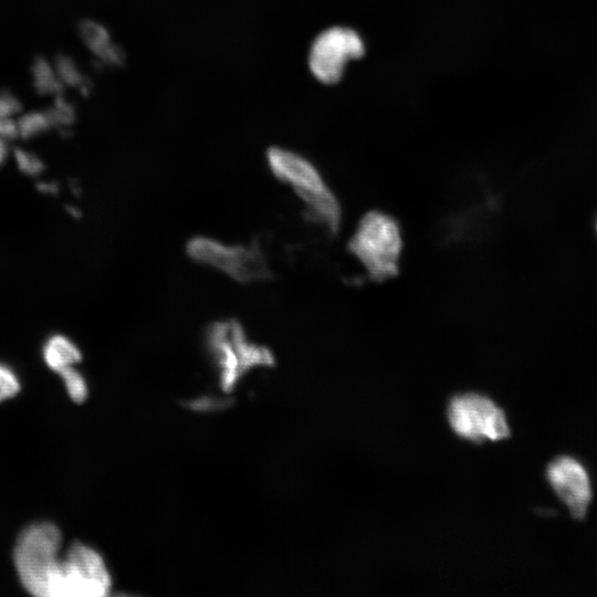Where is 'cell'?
<instances>
[{"mask_svg":"<svg viewBox=\"0 0 597 597\" xmlns=\"http://www.w3.org/2000/svg\"><path fill=\"white\" fill-rule=\"evenodd\" d=\"M348 249L370 279L381 281L397 275L402 250L397 220L383 211H369L359 220Z\"/></svg>","mask_w":597,"mask_h":597,"instance_id":"cell-4","label":"cell"},{"mask_svg":"<svg viewBox=\"0 0 597 597\" xmlns=\"http://www.w3.org/2000/svg\"><path fill=\"white\" fill-rule=\"evenodd\" d=\"M365 45L359 34L349 28L332 27L313 41L308 54V67L323 84H335L344 74L348 61L364 55Z\"/></svg>","mask_w":597,"mask_h":597,"instance_id":"cell-7","label":"cell"},{"mask_svg":"<svg viewBox=\"0 0 597 597\" xmlns=\"http://www.w3.org/2000/svg\"><path fill=\"white\" fill-rule=\"evenodd\" d=\"M42 354L46 366L57 374L74 367L82 359L76 344L62 334L50 336L43 345Z\"/></svg>","mask_w":597,"mask_h":597,"instance_id":"cell-11","label":"cell"},{"mask_svg":"<svg viewBox=\"0 0 597 597\" xmlns=\"http://www.w3.org/2000/svg\"><path fill=\"white\" fill-rule=\"evenodd\" d=\"M447 416L457 436L475 443L499 441L511 434L503 409L481 394L467 392L452 397Z\"/></svg>","mask_w":597,"mask_h":597,"instance_id":"cell-6","label":"cell"},{"mask_svg":"<svg viewBox=\"0 0 597 597\" xmlns=\"http://www.w3.org/2000/svg\"><path fill=\"white\" fill-rule=\"evenodd\" d=\"M596 232H597V221H596Z\"/></svg>","mask_w":597,"mask_h":597,"instance_id":"cell-23","label":"cell"},{"mask_svg":"<svg viewBox=\"0 0 597 597\" xmlns=\"http://www.w3.org/2000/svg\"><path fill=\"white\" fill-rule=\"evenodd\" d=\"M20 390V383L15 373L0 363V401L13 397Z\"/></svg>","mask_w":597,"mask_h":597,"instance_id":"cell-18","label":"cell"},{"mask_svg":"<svg viewBox=\"0 0 597 597\" xmlns=\"http://www.w3.org/2000/svg\"><path fill=\"white\" fill-rule=\"evenodd\" d=\"M18 138L31 140L54 129L52 121L44 109L22 111L15 118Z\"/></svg>","mask_w":597,"mask_h":597,"instance_id":"cell-14","label":"cell"},{"mask_svg":"<svg viewBox=\"0 0 597 597\" xmlns=\"http://www.w3.org/2000/svg\"><path fill=\"white\" fill-rule=\"evenodd\" d=\"M38 189L44 195H55L59 190V187L53 181L44 180L38 184Z\"/></svg>","mask_w":597,"mask_h":597,"instance_id":"cell-21","label":"cell"},{"mask_svg":"<svg viewBox=\"0 0 597 597\" xmlns=\"http://www.w3.org/2000/svg\"><path fill=\"white\" fill-rule=\"evenodd\" d=\"M0 138L8 143L18 139L15 118H0Z\"/></svg>","mask_w":597,"mask_h":597,"instance_id":"cell-20","label":"cell"},{"mask_svg":"<svg viewBox=\"0 0 597 597\" xmlns=\"http://www.w3.org/2000/svg\"><path fill=\"white\" fill-rule=\"evenodd\" d=\"M205 339L224 390H231L250 369L274 363L271 350L249 339L235 320L213 322L208 326Z\"/></svg>","mask_w":597,"mask_h":597,"instance_id":"cell-3","label":"cell"},{"mask_svg":"<svg viewBox=\"0 0 597 597\" xmlns=\"http://www.w3.org/2000/svg\"><path fill=\"white\" fill-rule=\"evenodd\" d=\"M62 535L52 523L27 526L18 536L13 562L22 586L38 597H56L63 555Z\"/></svg>","mask_w":597,"mask_h":597,"instance_id":"cell-2","label":"cell"},{"mask_svg":"<svg viewBox=\"0 0 597 597\" xmlns=\"http://www.w3.org/2000/svg\"><path fill=\"white\" fill-rule=\"evenodd\" d=\"M546 479L575 520H583L593 500V485L585 465L572 455H559L546 468Z\"/></svg>","mask_w":597,"mask_h":597,"instance_id":"cell-9","label":"cell"},{"mask_svg":"<svg viewBox=\"0 0 597 597\" xmlns=\"http://www.w3.org/2000/svg\"><path fill=\"white\" fill-rule=\"evenodd\" d=\"M76 31L80 41L98 65L117 67L124 64V50L102 22L83 19L77 23Z\"/></svg>","mask_w":597,"mask_h":597,"instance_id":"cell-10","label":"cell"},{"mask_svg":"<svg viewBox=\"0 0 597 597\" xmlns=\"http://www.w3.org/2000/svg\"><path fill=\"white\" fill-rule=\"evenodd\" d=\"M112 589V577L103 557L82 543L63 554L59 597H103Z\"/></svg>","mask_w":597,"mask_h":597,"instance_id":"cell-8","label":"cell"},{"mask_svg":"<svg viewBox=\"0 0 597 597\" xmlns=\"http://www.w3.org/2000/svg\"><path fill=\"white\" fill-rule=\"evenodd\" d=\"M54 129L61 134L70 133L77 118L76 107L64 93L52 98V103L46 107Z\"/></svg>","mask_w":597,"mask_h":597,"instance_id":"cell-15","label":"cell"},{"mask_svg":"<svg viewBox=\"0 0 597 597\" xmlns=\"http://www.w3.org/2000/svg\"><path fill=\"white\" fill-rule=\"evenodd\" d=\"M11 154L10 143L0 138V166H2Z\"/></svg>","mask_w":597,"mask_h":597,"instance_id":"cell-22","label":"cell"},{"mask_svg":"<svg viewBox=\"0 0 597 597\" xmlns=\"http://www.w3.org/2000/svg\"><path fill=\"white\" fill-rule=\"evenodd\" d=\"M53 63L64 90H75L81 95L88 96L92 82L72 55L60 53L53 59Z\"/></svg>","mask_w":597,"mask_h":597,"instance_id":"cell-13","label":"cell"},{"mask_svg":"<svg viewBox=\"0 0 597 597\" xmlns=\"http://www.w3.org/2000/svg\"><path fill=\"white\" fill-rule=\"evenodd\" d=\"M65 385L66 391L75 402H82L87 396V386L82 374L75 368L70 367L59 373Z\"/></svg>","mask_w":597,"mask_h":597,"instance_id":"cell-17","label":"cell"},{"mask_svg":"<svg viewBox=\"0 0 597 597\" xmlns=\"http://www.w3.org/2000/svg\"><path fill=\"white\" fill-rule=\"evenodd\" d=\"M22 111L23 105L18 95L0 90V118H17Z\"/></svg>","mask_w":597,"mask_h":597,"instance_id":"cell-19","label":"cell"},{"mask_svg":"<svg viewBox=\"0 0 597 597\" xmlns=\"http://www.w3.org/2000/svg\"><path fill=\"white\" fill-rule=\"evenodd\" d=\"M265 158L272 175L289 186L303 202L306 216L327 231H337L341 206L315 165L304 156L279 146L270 147Z\"/></svg>","mask_w":597,"mask_h":597,"instance_id":"cell-1","label":"cell"},{"mask_svg":"<svg viewBox=\"0 0 597 597\" xmlns=\"http://www.w3.org/2000/svg\"><path fill=\"white\" fill-rule=\"evenodd\" d=\"M10 155L12 156L18 170L28 177H40L45 169L42 157L29 148H12Z\"/></svg>","mask_w":597,"mask_h":597,"instance_id":"cell-16","label":"cell"},{"mask_svg":"<svg viewBox=\"0 0 597 597\" xmlns=\"http://www.w3.org/2000/svg\"><path fill=\"white\" fill-rule=\"evenodd\" d=\"M186 252L195 262L218 270L242 284L262 282L273 276L265 254L256 243L233 244L196 235L188 240Z\"/></svg>","mask_w":597,"mask_h":597,"instance_id":"cell-5","label":"cell"},{"mask_svg":"<svg viewBox=\"0 0 597 597\" xmlns=\"http://www.w3.org/2000/svg\"><path fill=\"white\" fill-rule=\"evenodd\" d=\"M31 84L34 92L53 98L65 92L54 66L53 60L36 56L30 65Z\"/></svg>","mask_w":597,"mask_h":597,"instance_id":"cell-12","label":"cell"}]
</instances>
